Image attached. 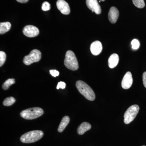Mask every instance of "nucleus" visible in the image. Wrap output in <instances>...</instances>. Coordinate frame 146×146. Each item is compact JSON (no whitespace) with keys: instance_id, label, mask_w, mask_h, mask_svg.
Segmentation results:
<instances>
[{"instance_id":"obj_1","label":"nucleus","mask_w":146,"mask_h":146,"mask_svg":"<svg viewBox=\"0 0 146 146\" xmlns=\"http://www.w3.org/2000/svg\"><path fill=\"white\" fill-rule=\"evenodd\" d=\"M76 86L79 92L86 99L90 101L95 100V93L87 84L82 80H78L76 82Z\"/></svg>"},{"instance_id":"obj_2","label":"nucleus","mask_w":146,"mask_h":146,"mask_svg":"<svg viewBox=\"0 0 146 146\" xmlns=\"http://www.w3.org/2000/svg\"><path fill=\"white\" fill-rule=\"evenodd\" d=\"M42 131L34 130L29 131L21 136L20 140L25 143H31L39 141L44 136Z\"/></svg>"},{"instance_id":"obj_3","label":"nucleus","mask_w":146,"mask_h":146,"mask_svg":"<svg viewBox=\"0 0 146 146\" xmlns=\"http://www.w3.org/2000/svg\"><path fill=\"white\" fill-rule=\"evenodd\" d=\"M64 65L69 70L72 71L78 70L79 65L75 54L71 50H68L65 54Z\"/></svg>"},{"instance_id":"obj_4","label":"nucleus","mask_w":146,"mask_h":146,"mask_svg":"<svg viewBox=\"0 0 146 146\" xmlns=\"http://www.w3.org/2000/svg\"><path fill=\"white\" fill-rule=\"evenodd\" d=\"M44 113L43 109L40 108L35 107L25 110L21 112L22 118L27 120H32L38 118Z\"/></svg>"},{"instance_id":"obj_5","label":"nucleus","mask_w":146,"mask_h":146,"mask_svg":"<svg viewBox=\"0 0 146 146\" xmlns=\"http://www.w3.org/2000/svg\"><path fill=\"white\" fill-rule=\"evenodd\" d=\"M139 109L140 108L138 105H133L129 108L124 115L125 123L128 124L132 122L138 115Z\"/></svg>"},{"instance_id":"obj_6","label":"nucleus","mask_w":146,"mask_h":146,"mask_svg":"<svg viewBox=\"0 0 146 146\" xmlns=\"http://www.w3.org/2000/svg\"><path fill=\"white\" fill-rule=\"evenodd\" d=\"M42 55L41 52L38 50H32L29 54L24 58L23 63L25 65H29L33 63L38 62L41 59Z\"/></svg>"},{"instance_id":"obj_7","label":"nucleus","mask_w":146,"mask_h":146,"mask_svg":"<svg viewBox=\"0 0 146 146\" xmlns=\"http://www.w3.org/2000/svg\"><path fill=\"white\" fill-rule=\"evenodd\" d=\"M24 35L29 37H35L39 34V30L36 27L33 25H27L23 31Z\"/></svg>"},{"instance_id":"obj_8","label":"nucleus","mask_w":146,"mask_h":146,"mask_svg":"<svg viewBox=\"0 0 146 146\" xmlns=\"http://www.w3.org/2000/svg\"><path fill=\"white\" fill-rule=\"evenodd\" d=\"M86 2L87 7L92 12L98 15L101 13V8L97 0H86Z\"/></svg>"},{"instance_id":"obj_9","label":"nucleus","mask_w":146,"mask_h":146,"mask_svg":"<svg viewBox=\"0 0 146 146\" xmlns=\"http://www.w3.org/2000/svg\"><path fill=\"white\" fill-rule=\"evenodd\" d=\"M56 6L58 9L62 14L68 15L70 12V9L68 3L64 0H58Z\"/></svg>"},{"instance_id":"obj_10","label":"nucleus","mask_w":146,"mask_h":146,"mask_svg":"<svg viewBox=\"0 0 146 146\" xmlns=\"http://www.w3.org/2000/svg\"><path fill=\"white\" fill-rule=\"evenodd\" d=\"M133 83L132 74L129 72H128L125 75L121 82V86L123 89H129Z\"/></svg>"},{"instance_id":"obj_11","label":"nucleus","mask_w":146,"mask_h":146,"mask_svg":"<svg viewBox=\"0 0 146 146\" xmlns=\"http://www.w3.org/2000/svg\"><path fill=\"white\" fill-rule=\"evenodd\" d=\"M102 49L101 42L99 41H96L93 42L90 46L91 53L95 56L100 54L102 52Z\"/></svg>"},{"instance_id":"obj_12","label":"nucleus","mask_w":146,"mask_h":146,"mask_svg":"<svg viewBox=\"0 0 146 146\" xmlns=\"http://www.w3.org/2000/svg\"><path fill=\"white\" fill-rule=\"evenodd\" d=\"M119 13L117 9L115 7L110 8L108 13V19L112 24H115L117 21Z\"/></svg>"},{"instance_id":"obj_13","label":"nucleus","mask_w":146,"mask_h":146,"mask_svg":"<svg viewBox=\"0 0 146 146\" xmlns=\"http://www.w3.org/2000/svg\"><path fill=\"white\" fill-rule=\"evenodd\" d=\"M119 56L117 54H113L111 55L108 60V66L110 68H114L119 63Z\"/></svg>"},{"instance_id":"obj_14","label":"nucleus","mask_w":146,"mask_h":146,"mask_svg":"<svg viewBox=\"0 0 146 146\" xmlns=\"http://www.w3.org/2000/svg\"><path fill=\"white\" fill-rule=\"evenodd\" d=\"M91 128V124L87 122L82 123L78 127L77 132L79 135H83L87 131L90 130Z\"/></svg>"},{"instance_id":"obj_15","label":"nucleus","mask_w":146,"mask_h":146,"mask_svg":"<svg viewBox=\"0 0 146 146\" xmlns=\"http://www.w3.org/2000/svg\"><path fill=\"white\" fill-rule=\"evenodd\" d=\"M70 119L68 116H65L63 117L60 125L58 128V131L59 132H62L65 129V127L68 125L70 122Z\"/></svg>"},{"instance_id":"obj_16","label":"nucleus","mask_w":146,"mask_h":146,"mask_svg":"<svg viewBox=\"0 0 146 146\" xmlns=\"http://www.w3.org/2000/svg\"><path fill=\"white\" fill-rule=\"evenodd\" d=\"M11 27V24L9 22H4L0 23V34H4L9 31Z\"/></svg>"},{"instance_id":"obj_17","label":"nucleus","mask_w":146,"mask_h":146,"mask_svg":"<svg viewBox=\"0 0 146 146\" xmlns=\"http://www.w3.org/2000/svg\"><path fill=\"white\" fill-rule=\"evenodd\" d=\"M15 83V80L13 78H10L7 80L2 85L3 89L5 90H7L9 88V86Z\"/></svg>"},{"instance_id":"obj_18","label":"nucleus","mask_w":146,"mask_h":146,"mask_svg":"<svg viewBox=\"0 0 146 146\" xmlns=\"http://www.w3.org/2000/svg\"><path fill=\"white\" fill-rule=\"evenodd\" d=\"M16 102V100L13 97H10L6 98L3 102V105L5 106H9L13 105Z\"/></svg>"},{"instance_id":"obj_19","label":"nucleus","mask_w":146,"mask_h":146,"mask_svg":"<svg viewBox=\"0 0 146 146\" xmlns=\"http://www.w3.org/2000/svg\"><path fill=\"white\" fill-rule=\"evenodd\" d=\"M134 5L138 8H143L145 7V3L144 0H132Z\"/></svg>"},{"instance_id":"obj_20","label":"nucleus","mask_w":146,"mask_h":146,"mask_svg":"<svg viewBox=\"0 0 146 146\" xmlns=\"http://www.w3.org/2000/svg\"><path fill=\"white\" fill-rule=\"evenodd\" d=\"M6 58V55L5 52L3 51L0 52V66L1 67L5 62Z\"/></svg>"},{"instance_id":"obj_21","label":"nucleus","mask_w":146,"mask_h":146,"mask_svg":"<svg viewBox=\"0 0 146 146\" xmlns=\"http://www.w3.org/2000/svg\"><path fill=\"white\" fill-rule=\"evenodd\" d=\"M132 48L133 50L138 49L140 47V42L137 39H134L131 42Z\"/></svg>"},{"instance_id":"obj_22","label":"nucleus","mask_w":146,"mask_h":146,"mask_svg":"<svg viewBox=\"0 0 146 146\" xmlns=\"http://www.w3.org/2000/svg\"><path fill=\"white\" fill-rule=\"evenodd\" d=\"M42 9L44 11H47L50 9V5L48 2H44L42 4Z\"/></svg>"},{"instance_id":"obj_23","label":"nucleus","mask_w":146,"mask_h":146,"mask_svg":"<svg viewBox=\"0 0 146 146\" xmlns=\"http://www.w3.org/2000/svg\"><path fill=\"white\" fill-rule=\"evenodd\" d=\"M66 86V84L63 82H60L58 83L57 86H56V89H65Z\"/></svg>"},{"instance_id":"obj_24","label":"nucleus","mask_w":146,"mask_h":146,"mask_svg":"<svg viewBox=\"0 0 146 146\" xmlns=\"http://www.w3.org/2000/svg\"><path fill=\"white\" fill-rule=\"evenodd\" d=\"M50 74L54 77L58 76L59 74V72L58 71L55 70H50Z\"/></svg>"},{"instance_id":"obj_25","label":"nucleus","mask_w":146,"mask_h":146,"mask_svg":"<svg viewBox=\"0 0 146 146\" xmlns=\"http://www.w3.org/2000/svg\"><path fill=\"white\" fill-rule=\"evenodd\" d=\"M143 80L144 86L146 88V72L143 74Z\"/></svg>"},{"instance_id":"obj_26","label":"nucleus","mask_w":146,"mask_h":146,"mask_svg":"<svg viewBox=\"0 0 146 146\" xmlns=\"http://www.w3.org/2000/svg\"><path fill=\"white\" fill-rule=\"evenodd\" d=\"M17 2H18L20 3H26L29 0H16Z\"/></svg>"},{"instance_id":"obj_27","label":"nucleus","mask_w":146,"mask_h":146,"mask_svg":"<svg viewBox=\"0 0 146 146\" xmlns=\"http://www.w3.org/2000/svg\"><path fill=\"white\" fill-rule=\"evenodd\" d=\"M100 1H104L105 0H99Z\"/></svg>"},{"instance_id":"obj_28","label":"nucleus","mask_w":146,"mask_h":146,"mask_svg":"<svg viewBox=\"0 0 146 146\" xmlns=\"http://www.w3.org/2000/svg\"></svg>"}]
</instances>
